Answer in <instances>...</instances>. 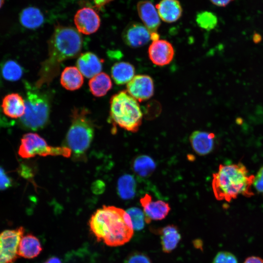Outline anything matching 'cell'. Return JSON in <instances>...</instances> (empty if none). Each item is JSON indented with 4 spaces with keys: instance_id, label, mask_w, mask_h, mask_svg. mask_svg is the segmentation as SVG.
Instances as JSON below:
<instances>
[{
    "instance_id": "d6986e66",
    "label": "cell",
    "mask_w": 263,
    "mask_h": 263,
    "mask_svg": "<svg viewBox=\"0 0 263 263\" xmlns=\"http://www.w3.org/2000/svg\"><path fill=\"white\" fill-rule=\"evenodd\" d=\"M42 250L39 239L31 234H28L23 236L20 241L18 255L26 259H33L37 257Z\"/></svg>"
},
{
    "instance_id": "f35d334b",
    "label": "cell",
    "mask_w": 263,
    "mask_h": 263,
    "mask_svg": "<svg viewBox=\"0 0 263 263\" xmlns=\"http://www.w3.org/2000/svg\"><path fill=\"white\" fill-rule=\"evenodd\" d=\"M5 0H0V8L2 7L4 3Z\"/></svg>"
},
{
    "instance_id": "8fae6325",
    "label": "cell",
    "mask_w": 263,
    "mask_h": 263,
    "mask_svg": "<svg viewBox=\"0 0 263 263\" xmlns=\"http://www.w3.org/2000/svg\"><path fill=\"white\" fill-rule=\"evenodd\" d=\"M124 42L132 48H138L147 44L150 40V33L139 22L130 23L122 33Z\"/></svg>"
},
{
    "instance_id": "52a82bcc",
    "label": "cell",
    "mask_w": 263,
    "mask_h": 263,
    "mask_svg": "<svg viewBox=\"0 0 263 263\" xmlns=\"http://www.w3.org/2000/svg\"><path fill=\"white\" fill-rule=\"evenodd\" d=\"M19 155L23 158H29L36 155H61L69 157L71 150L65 147L49 146L46 141L38 134L29 132L23 135L18 151Z\"/></svg>"
},
{
    "instance_id": "ffe728a7",
    "label": "cell",
    "mask_w": 263,
    "mask_h": 263,
    "mask_svg": "<svg viewBox=\"0 0 263 263\" xmlns=\"http://www.w3.org/2000/svg\"><path fill=\"white\" fill-rule=\"evenodd\" d=\"M160 235L162 250L170 253L175 249L181 239V235L177 226L173 225H168L158 231Z\"/></svg>"
},
{
    "instance_id": "83f0119b",
    "label": "cell",
    "mask_w": 263,
    "mask_h": 263,
    "mask_svg": "<svg viewBox=\"0 0 263 263\" xmlns=\"http://www.w3.org/2000/svg\"><path fill=\"white\" fill-rule=\"evenodd\" d=\"M196 21L199 26L207 31L214 29L218 22L216 15L208 11H204L198 14Z\"/></svg>"
},
{
    "instance_id": "8d00e7d4",
    "label": "cell",
    "mask_w": 263,
    "mask_h": 263,
    "mask_svg": "<svg viewBox=\"0 0 263 263\" xmlns=\"http://www.w3.org/2000/svg\"><path fill=\"white\" fill-rule=\"evenodd\" d=\"M46 262L47 263H61L60 260L55 256H53L49 258Z\"/></svg>"
},
{
    "instance_id": "3957f363",
    "label": "cell",
    "mask_w": 263,
    "mask_h": 263,
    "mask_svg": "<svg viewBox=\"0 0 263 263\" xmlns=\"http://www.w3.org/2000/svg\"><path fill=\"white\" fill-rule=\"evenodd\" d=\"M254 178L241 163L221 164L218 171L213 174L214 195L217 200L228 202L239 195L251 197L254 195L252 186Z\"/></svg>"
},
{
    "instance_id": "d590c367",
    "label": "cell",
    "mask_w": 263,
    "mask_h": 263,
    "mask_svg": "<svg viewBox=\"0 0 263 263\" xmlns=\"http://www.w3.org/2000/svg\"><path fill=\"white\" fill-rule=\"evenodd\" d=\"M113 0H93L95 6L101 8Z\"/></svg>"
},
{
    "instance_id": "603a6c76",
    "label": "cell",
    "mask_w": 263,
    "mask_h": 263,
    "mask_svg": "<svg viewBox=\"0 0 263 263\" xmlns=\"http://www.w3.org/2000/svg\"><path fill=\"white\" fill-rule=\"evenodd\" d=\"M134 66L127 62L115 63L111 69L112 77L117 85L128 83L134 77Z\"/></svg>"
},
{
    "instance_id": "9c48e42d",
    "label": "cell",
    "mask_w": 263,
    "mask_h": 263,
    "mask_svg": "<svg viewBox=\"0 0 263 263\" xmlns=\"http://www.w3.org/2000/svg\"><path fill=\"white\" fill-rule=\"evenodd\" d=\"M74 23L80 33L90 35L99 29L101 20L97 12L89 7H83L77 11L74 16Z\"/></svg>"
},
{
    "instance_id": "9a60e30c",
    "label": "cell",
    "mask_w": 263,
    "mask_h": 263,
    "mask_svg": "<svg viewBox=\"0 0 263 263\" xmlns=\"http://www.w3.org/2000/svg\"><path fill=\"white\" fill-rule=\"evenodd\" d=\"M76 65L83 75L87 78H92L100 73L102 61L94 53L86 52L79 56Z\"/></svg>"
},
{
    "instance_id": "ab89813d",
    "label": "cell",
    "mask_w": 263,
    "mask_h": 263,
    "mask_svg": "<svg viewBox=\"0 0 263 263\" xmlns=\"http://www.w3.org/2000/svg\"><path fill=\"white\" fill-rule=\"evenodd\" d=\"M44 263H47L45 262H44Z\"/></svg>"
},
{
    "instance_id": "e0dca14e",
    "label": "cell",
    "mask_w": 263,
    "mask_h": 263,
    "mask_svg": "<svg viewBox=\"0 0 263 263\" xmlns=\"http://www.w3.org/2000/svg\"><path fill=\"white\" fill-rule=\"evenodd\" d=\"M215 135L211 132L195 131L189 136V141L194 151L199 155L210 153L214 146Z\"/></svg>"
},
{
    "instance_id": "484cf974",
    "label": "cell",
    "mask_w": 263,
    "mask_h": 263,
    "mask_svg": "<svg viewBox=\"0 0 263 263\" xmlns=\"http://www.w3.org/2000/svg\"><path fill=\"white\" fill-rule=\"evenodd\" d=\"M119 195L124 200L133 198L135 194L136 182L134 177L130 174L121 176L117 182Z\"/></svg>"
},
{
    "instance_id": "5b68a950",
    "label": "cell",
    "mask_w": 263,
    "mask_h": 263,
    "mask_svg": "<svg viewBox=\"0 0 263 263\" xmlns=\"http://www.w3.org/2000/svg\"><path fill=\"white\" fill-rule=\"evenodd\" d=\"M26 95L25 100V112L20 118L21 125L26 128L37 130L43 128L48 122L50 102L49 96L26 83Z\"/></svg>"
},
{
    "instance_id": "7c38bea8",
    "label": "cell",
    "mask_w": 263,
    "mask_h": 263,
    "mask_svg": "<svg viewBox=\"0 0 263 263\" xmlns=\"http://www.w3.org/2000/svg\"><path fill=\"white\" fill-rule=\"evenodd\" d=\"M174 50L172 44L163 39L152 41L148 48V55L155 65L163 66L170 63L173 58Z\"/></svg>"
},
{
    "instance_id": "cb8c5ba5",
    "label": "cell",
    "mask_w": 263,
    "mask_h": 263,
    "mask_svg": "<svg viewBox=\"0 0 263 263\" xmlns=\"http://www.w3.org/2000/svg\"><path fill=\"white\" fill-rule=\"evenodd\" d=\"M89 87L93 95L96 97H101L112 88V80L107 74L100 73L91 78Z\"/></svg>"
},
{
    "instance_id": "e575fe53",
    "label": "cell",
    "mask_w": 263,
    "mask_h": 263,
    "mask_svg": "<svg viewBox=\"0 0 263 263\" xmlns=\"http://www.w3.org/2000/svg\"><path fill=\"white\" fill-rule=\"evenodd\" d=\"M214 4L218 6H225L233 0H210Z\"/></svg>"
},
{
    "instance_id": "4316f807",
    "label": "cell",
    "mask_w": 263,
    "mask_h": 263,
    "mask_svg": "<svg viewBox=\"0 0 263 263\" xmlns=\"http://www.w3.org/2000/svg\"><path fill=\"white\" fill-rule=\"evenodd\" d=\"M0 72L3 78L10 81L19 80L23 73L21 66L13 60H8L3 62L0 68Z\"/></svg>"
},
{
    "instance_id": "4dcf8cb0",
    "label": "cell",
    "mask_w": 263,
    "mask_h": 263,
    "mask_svg": "<svg viewBox=\"0 0 263 263\" xmlns=\"http://www.w3.org/2000/svg\"><path fill=\"white\" fill-rule=\"evenodd\" d=\"M212 263H238L236 257L228 251H220L214 257Z\"/></svg>"
},
{
    "instance_id": "74e56055",
    "label": "cell",
    "mask_w": 263,
    "mask_h": 263,
    "mask_svg": "<svg viewBox=\"0 0 263 263\" xmlns=\"http://www.w3.org/2000/svg\"><path fill=\"white\" fill-rule=\"evenodd\" d=\"M0 263H2V252L0 244Z\"/></svg>"
},
{
    "instance_id": "d6a6232c",
    "label": "cell",
    "mask_w": 263,
    "mask_h": 263,
    "mask_svg": "<svg viewBox=\"0 0 263 263\" xmlns=\"http://www.w3.org/2000/svg\"><path fill=\"white\" fill-rule=\"evenodd\" d=\"M253 185L258 192L263 193V167L255 176Z\"/></svg>"
},
{
    "instance_id": "f1b7e54d",
    "label": "cell",
    "mask_w": 263,
    "mask_h": 263,
    "mask_svg": "<svg viewBox=\"0 0 263 263\" xmlns=\"http://www.w3.org/2000/svg\"><path fill=\"white\" fill-rule=\"evenodd\" d=\"M129 215L133 229L142 230L145 225V216L143 211L137 207H131L127 210Z\"/></svg>"
},
{
    "instance_id": "6da1fadb",
    "label": "cell",
    "mask_w": 263,
    "mask_h": 263,
    "mask_svg": "<svg viewBox=\"0 0 263 263\" xmlns=\"http://www.w3.org/2000/svg\"><path fill=\"white\" fill-rule=\"evenodd\" d=\"M82 36L71 26L57 25L49 40L48 56L42 63L35 87L49 83L58 73L60 64L77 56L81 50Z\"/></svg>"
},
{
    "instance_id": "5bb4252c",
    "label": "cell",
    "mask_w": 263,
    "mask_h": 263,
    "mask_svg": "<svg viewBox=\"0 0 263 263\" xmlns=\"http://www.w3.org/2000/svg\"><path fill=\"white\" fill-rule=\"evenodd\" d=\"M138 15L150 33L157 32L160 25V17L155 7L149 0H141L137 4Z\"/></svg>"
},
{
    "instance_id": "30bf717a",
    "label": "cell",
    "mask_w": 263,
    "mask_h": 263,
    "mask_svg": "<svg viewBox=\"0 0 263 263\" xmlns=\"http://www.w3.org/2000/svg\"><path fill=\"white\" fill-rule=\"evenodd\" d=\"M154 83L152 78L145 75L134 76L127 85V93L137 101H146L154 94Z\"/></svg>"
},
{
    "instance_id": "7402d4cb",
    "label": "cell",
    "mask_w": 263,
    "mask_h": 263,
    "mask_svg": "<svg viewBox=\"0 0 263 263\" xmlns=\"http://www.w3.org/2000/svg\"><path fill=\"white\" fill-rule=\"evenodd\" d=\"M19 21L26 28L35 29L41 26L44 22V17L37 7L30 6L23 9L19 14Z\"/></svg>"
},
{
    "instance_id": "7a4b0ae2",
    "label": "cell",
    "mask_w": 263,
    "mask_h": 263,
    "mask_svg": "<svg viewBox=\"0 0 263 263\" xmlns=\"http://www.w3.org/2000/svg\"><path fill=\"white\" fill-rule=\"evenodd\" d=\"M92 233L98 241L110 246L128 243L133 235L131 218L124 210L114 206H103L89 220Z\"/></svg>"
},
{
    "instance_id": "ba28073f",
    "label": "cell",
    "mask_w": 263,
    "mask_h": 263,
    "mask_svg": "<svg viewBox=\"0 0 263 263\" xmlns=\"http://www.w3.org/2000/svg\"><path fill=\"white\" fill-rule=\"evenodd\" d=\"M22 226L15 229L5 230L0 233L2 263H14L17 259L20 241L23 236Z\"/></svg>"
},
{
    "instance_id": "277c9868",
    "label": "cell",
    "mask_w": 263,
    "mask_h": 263,
    "mask_svg": "<svg viewBox=\"0 0 263 263\" xmlns=\"http://www.w3.org/2000/svg\"><path fill=\"white\" fill-rule=\"evenodd\" d=\"M110 104V115L113 123L129 132L138 131L143 113L135 99L127 91H122L112 96Z\"/></svg>"
},
{
    "instance_id": "ac0fdd59",
    "label": "cell",
    "mask_w": 263,
    "mask_h": 263,
    "mask_svg": "<svg viewBox=\"0 0 263 263\" xmlns=\"http://www.w3.org/2000/svg\"><path fill=\"white\" fill-rule=\"evenodd\" d=\"M155 8L162 20L168 23L175 22L182 14V6L178 0H161Z\"/></svg>"
},
{
    "instance_id": "4fadbf2b",
    "label": "cell",
    "mask_w": 263,
    "mask_h": 263,
    "mask_svg": "<svg viewBox=\"0 0 263 263\" xmlns=\"http://www.w3.org/2000/svg\"><path fill=\"white\" fill-rule=\"evenodd\" d=\"M145 216L146 223L151 220H161L169 214L170 207L168 203L161 200H153L151 196L146 194L140 200Z\"/></svg>"
},
{
    "instance_id": "f546056e",
    "label": "cell",
    "mask_w": 263,
    "mask_h": 263,
    "mask_svg": "<svg viewBox=\"0 0 263 263\" xmlns=\"http://www.w3.org/2000/svg\"><path fill=\"white\" fill-rule=\"evenodd\" d=\"M123 263H152L148 255L139 251L130 253L125 259Z\"/></svg>"
},
{
    "instance_id": "44dd1931",
    "label": "cell",
    "mask_w": 263,
    "mask_h": 263,
    "mask_svg": "<svg viewBox=\"0 0 263 263\" xmlns=\"http://www.w3.org/2000/svg\"><path fill=\"white\" fill-rule=\"evenodd\" d=\"M83 81V75L76 67H67L61 73L60 83L67 90L75 91L79 89Z\"/></svg>"
},
{
    "instance_id": "2e32d148",
    "label": "cell",
    "mask_w": 263,
    "mask_h": 263,
    "mask_svg": "<svg viewBox=\"0 0 263 263\" xmlns=\"http://www.w3.org/2000/svg\"><path fill=\"white\" fill-rule=\"evenodd\" d=\"M1 108L3 113L7 116L11 118H20L25 113V100L18 93L9 94L3 98Z\"/></svg>"
},
{
    "instance_id": "d4e9b609",
    "label": "cell",
    "mask_w": 263,
    "mask_h": 263,
    "mask_svg": "<svg viewBox=\"0 0 263 263\" xmlns=\"http://www.w3.org/2000/svg\"><path fill=\"white\" fill-rule=\"evenodd\" d=\"M155 167L153 160L146 155L138 156L134 159L132 164L133 171L141 178L150 176L154 171Z\"/></svg>"
},
{
    "instance_id": "1f68e13d",
    "label": "cell",
    "mask_w": 263,
    "mask_h": 263,
    "mask_svg": "<svg viewBox=\"0 0 263 263\" xmlns=\"http://www.w3.org/2000/svg\"><path fill=\"white\" fill-rule=\"evenodd\" d=\"M13 185V180L5 170L0 166V190L9 188Z\"/></svg>"
},
{
    "instance_id": "8992f818",
    "label": "cell",
    "mask_w": 263,
    "mask_h": 263,
    "mask_svg": "<svg viewBox=\"0 0 263 263\" xmlns=\"http://www.w3.org/2000/svg\"><path fill=\"white\" fill-rule=\"evenodd\" d=\"M66 136L69 148L76 155L83 154L90 147L94 135L93 123L85 108H75Z\"/></svg>"
},
{
    "instance_id": "836d02e7",
    "label": "cell",
    "mask_w": 263,
    "mask_h": 263,
    "mask_svg": "<svg viewBox=\"0 0 263 263\" xmlns=\"http://www.w3.org/2000/svg\"><path fill=\"white\" fill-rule=\"evenodd\" d=\"M243 263H263V259L257 256L247 257Z\"/></svg>"
}]
</instances>
